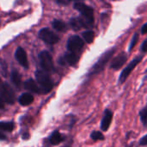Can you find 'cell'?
<instances>
[{"label":"cell","instance_id":"8992f818","mask_svg":"<svg viewBox=\"0 0 147 147\" xmlns=\"http://www.w3.org/2000/svg\"><path fill=\"white\" fill-rule=\"evenodd\" d=\"M143 59V55H140V56H138L137 58H135L134 59H133L129 64L122 71V72L121 73L120 75V78H119V82L121 84H123L127 78H128V76L130 75V73L132 72V71L136 67V65L141 61V59Z\"/></svg>","mask_w":147,"mask_h":147},{"label":"cell","instance_id":"ba28073f","mask_svg":"<svg viewBox=\"0 0 147 147\" xmlns=\"http://www.w3.org/2000/svg\"><path fill=\"white\" fill-rule=\"evenodd\" d=\"M1 100L3 101V102H4L9 104H13L15 102V93L11 89V87L7 83L3 84Z\"/></svg>","mask_w":147,"mask_h":147},{"label":"cell","instance_id":"ac0fdd59","mask_svg":"<svg viewBox=\"0 0 147 147\" xmlns=\"http://www.w3.org/2000/svg\"><path fill=\"white\" fill-rule=\"evenodd\" d=\"M15 126L13 122H5V121H0V130L6 131V132H12Z\"/></svg>","mask_w":147,"mask_h":147},{"label":"cell","instance_id":"277c9868","mask_svg":"<svg viewBox=\"0 0 147 147\" xmlns=\"http://www.w3.org/2000/svg\"><path fill=\"white\" fill-rule=\"evenodd\" d=\"M39 61L42 71H46L47 73L52 72L54 71L53 61L51 54L47 51H42L39 54Z\"/></svg>","mask_w":147,"mask_h":147},{"label":"cell","instance_id":"7a4b0ae2","mask_svg":"<svg viewBox=\"0 0 147 147\" xmlns=\"http://www.w3.org/2000/svg\"><path fill=\"white\" fill-rule=\"evenodd\" d=\"M74 9L78 10L82 16L81 18H83L90 27L93 25V22H94V11H93V9L90 8V6L86 5L85 3H81V2H77L74 3L73 5Z\"/></svg>","mask_w":147,"mask_h":147},{"label":"cell","instance_id":"4dcf8cb0","mask_svg":"<svg viewBox=\"0 0 147 147\" xmlns=\"http://www.w3.org/2000/svg\"><path fill=\"white\" fill-rule=\"evenodd\" d=\"M64 147H71V145H70V144H68L67 146H65Z\"/></svg>","mask_w":147,"mask_h":147},{"label":"cell","instance_id":"d4e9b609","mask_svg":"<svg viewBox=\"0 0 147 147\" xmlns=\"http://www.w3.org/2000/svg\"><path fill=\"white\" fill-rule=\"evenodd\" d=\"M146 43H147V40H145L143 42H142V45H141V51L143 53H146Z\"/></svg>","mask_w":147,"mask_h":147},{"label":"cell","instance_id":"e0dca14e","mask_svg":"<svg viewBox=\"0 0 147 147\" xmlns=\"http://www.w3.org/2000/svg\"><path fill=\"white\" fill-rule=\"evenodd\" d=\"M10 77H11V81L13 82V84H15V86L17 87V88H20L21 87L22 81H21V77H20V74L18 73V71H12Z\"/></svg>","mask_w":147,"mask_h":147},{"label":"cell","instance_id":"8fae6325","mask_svg":"<svg viewBox=\"0 0 147 147\" xmlns=\"http://www.w3.org/2000/svg\"><path fill=\"white\" fill-rule=\"evenodd\" d=\"M127 54L125 53H121L120 55H118L112 60L110 64V68L114 70H118L121 67H122V65L127 62Z\"/></svg>","mask_w":147,"mask_h":147},{"label":"cell","instance_id":"9a60e30c","mask_svg":"<svg viewBox=\"0 0 147 147\" xmlns=\"http://www.w3.org/2000/svg\"><path fill=\"white\" fill-rule=\"evenodd\" d=\"M19 102L22 106H28L34 102V96L30 93H23L18 99Z\"/></svg>","mask_w":147,"mask_h":147},{"label":"cell","instance_id":"83f0119b","mask_svg":"<svg viewBox=\"0 0 147 147\" xmlns=\"http://www.w3.org/2000/svg\"><path fill=\"white\" fill-rule=\"evenodd\" d=\"M3 82H2V80H1V78H0V101L1 102H3L2 100H1V94H2V89H3Z\"/></svg>","mask_w":147,"mask_h":147},{"label":"cell","instance_id":"f546056e","mask_svg":"<svg viewBox=\"0 0 147 147\" xmlns=\"http://www.w3.org/2000/svg\"><path fill=\"white\" fill-rule=\"evenodd\" d=\"M3 108H4V103L0 101V109H3Z\"/></svg>","mask_w":147,"mask_h":147},{"label":"cell","instance_id":"5b68a950","mask_svg":"<svg viewBox=\"0 0 147 147\" xmlns=\"http://www.w3.org/2000/svg\"><path fill=\"white\" fill-rule=\"evenodd\" d=\"M39 38L49 45L56 44L59 40V38L58 37V35L55 34L53 31H51L48 28H42L39 32Z\"/></svg>","mask_w":147,"mask_h":147},{"label":"cell","instance_id":"cb8c5ba5","mask_svg":"<svg viewBox=\"0 0 147 147\" xmlns=\"http://www.w3.org/2000/svg\"><path fill=\"white\" fill-rule=\"evenodd\" d=\"M140 144L141 145V146H146L147 145V136L146 135H145L141 140H140Z\"/></svg>","mask_w":147,"mask_h":147},{"label":"cell","instance_id":"7402d4cb","mask_svg":"<svg viewBox=\"0 0 147 147\" xmlns=\"http://www.w3.org/2000/svg\"><path fill=\"white\" fill-rule=\"evenodd\" d=\"M140 121L142 122V124L146 127V119H147V109L144 108L140 113Z\"/></svg>","mask_w":147,"mask_h":147},{"label":"cell","instance_id":"3957f363","mask_svg":"<svg viewBox=\"0 0 147 147\" xmlns=\"http://www.w3.org/2000/svg\"><path fill=\"white\" fill-rule=\"evenodd\" d=\"M115 52V49H110L109 51H108L107 53H105L104 54H102V56L98 59V61L92 66L89 76L90 75H94V74H97L99 72H101L104 67L106 66V65L108 64V62L111 59V58L113 57L114 53Z\"/></svg>","mask_w":147,"mask_h":147},{"label":"cell","instance_id":"6da1fadb","mask_svg":"<svg viewBox=\"0 0 147 147\" xmlns=\"http://www.w3.org/2000/svg\"><path fill=\"white\" fill-rule=\"evenodd\" d=\"M35 78L37 83L39 84V88L40 89L42 93H48L52 90L53 84L48 73L42 70H37L35 71Z\"/></svg>","mask_w":147,"mask_h":147},{"label":"cell","instance_id":"484cf974","mask_svg":"<svg viewBox=\"0 0 147 147\" xmlns=\"http://www.w3.org/2000/svg\"><path fill=\"white\" fill-rule=\"evenodd\" d=\"M56 3H58V4H65V5H66V4H69L70 3H71V1H65V0H57L56 1Z\"/></svg>","mask_w":147,"mask_h":147},{"label":"cell","instance_id":"52a82bcc","mask_svg":"<svg viewBox=\"0 0 147 147\" xmlns=\"http://www.w3.org/2000/svg\"><path fill=\"white\" fill-rule=\"evenodd\" d=\"M83 47H84V41L78 35H74V36L70 37L69 40H68V41H67V49H68V52L77 53L78 52L81 51V49L83 48Z\"/></svg>","mask_w":147,"mask_h":147},{"label":"cell","instance_id":"7c38bea8","mask_svg":"<svg viewBox=\"0 0 147 147\" xmlns=\"http://www.w3.org/2000/svg\"><path fill=\"white\" fill-rule=\"evenodd\" d=\"M112 118H113V113L110 110L106 109L101 122V128L102 131H107L109 129L112 121Z\"/></svg>","mask_w":147,"mask_h":147},{"label":"cell","instance_id":"d6986e66","mask_svg":"<svg viewBox=\"0 0 147 147\" xmlns=\"http://www.w3.org/2000/svg\"><path fill=\"white\" fill-rule=\"evenodd\" d=\"M83 38L84 40L87 42V43H91L93 40H94V38H95V34L94 32L92 31H85L84 32L83 34Z\"/></svg>","mask_w":147,"mask_h":147},{"label":"cell","instance_id":"5bb4252c","mask_svg":"<svg viewBox=\"0 0 147 147\" xmlns=\"http://www.w3.org/2000/svg\"><path fill=\"white\" fill-rule=\"evenodd\" d=\"M64 139H65L64 136L58 130H56V131H54L51 134V136L49 138V141H50L51 145L55 146V145H59L61 142H63L64 141Z\"/></svg>","mask_w":147,"mask_h":147},{"label":"cell","instance_id":"44dd1931","mask_svg":"<svg viewBox=\"0 0 147 147\" xmlns=\"http://www.w3.org/2000/svg\"><path fill=\"white\" fill-rule=\"evenodd\" d=\"M90 138L93 140H104V136L103 134L99 132V131H94L91 134H90Z\"/></svg>","mask_w":147,"mask_h":147},{"label":"cell","instance_id":"f1b7e54d","mask_svg":"<svg viewBox=\"0 0 147 147\" xmlns=\"http://www.w3.org/2000/svg\"><path fill=\"white\" fill-rule=\"evenodd\" d=\"M6 140V136L0 132V140Z\"/></svg>","mask_w":147,"mask_h":147},{"label":"cell","instance_id":"4fadbf2b","mask_svg":"<svg viewBox=\"0 0 147 147\" xmlns=\"http://www.w3.org/2000/svg\"><path fill=\"white\" fill-rule=\"evenodd\" d=\"M24 88L27 90H29L31 92H34V93H38V94H40L42 93L40 89L39 88V86L37 85V84L33 80V79H28L24 82Z\"/></svg>","mask_w":147,"mask_h":147},{"label":"cell","instance_id":"30bf717a","mask_svg":"<svg viewBox=\"0 0 147 147\" xmlns=\"http://www.w3.org/2000/svg\"><path fill=\"white\" fill-rule=\"evenodd\" d=\"M15 55H16V59H17L19 64L25 69H28V57H27V53H26L25 50L22 47H18L16 51Z\"/></svg>","mask_w":147,"mask_h":147},{"label":"cell","instance_id":"4316f807","mask_svg":"<svg viewBox=\"0 0 147 147\" xmlns=\"http://www.w3.org/2000/svg\"><path fill=\"white\" fill-rule=\"evenodd\" d=\"M147 32V24L146 23H145L144 25H143V27H142V28H141V34H146Z\"/></svg>","mask_w":147,"mask_h":147},{"label":"cell","instance_id":"603a6c76","mask_svg":"<svg viewBox=\"0 0 147 147\" xmlns=\"http://www.w3.org/2000/svg\"><path fill=\"white\" fill-rule=\"evenodd\" d=\"M138 40H139V34H135L134 35L133 40H132V41H131V44H130V46H129V51H131V50L134 48V47L136 45Z\"/></svg>","mask_w":147,"mask_h":147},{"label":"cell","instance_id":"2e32d148","mask_svg":"<svg viewBox=\"0 0 147 147\" xmlns=\"http://www.w3.org/2000/svg\"><path fill=\"white\" fill-rule=\"evenodd\" d=\"M52 25H53V28L55 30L59 31V32H65L67 29L66 24L65 22H63L62 21H60V20H54L53 22Z\"/></svg>","mask_w":147,"mask_h":147},{"label":"cell","instance_id":"ffe728a7","mask_svg":"<svg viewBox=\"0 0 147 147\" xmlns=\"http://www.w3.org/2000/svg\"><path fill=\"white\" fill-rule=\"evenodd\" d=\"M72 28L74 30H79L80 28H82V25H81V22L79 21V18L77 17V18H72L70 22Z\"/></svg>","mask_w":147,"mask_h":147},{"label":"cell","instance_id":"9c48e42d","mask_svg":"<svg viewBox=\"0 0 147 147\" xmlns=\"http://www.w3.org/2000/svg\"><path fill=\"white\" fill-rule=\"evenodd\" d=\"M78 59L79 56L77 53L68 52L59 59V64L62 65H65V64H68L70 65H75L78 63Z\"/></svg>","mask_w":147,"mask_h":147}]
</instances>
